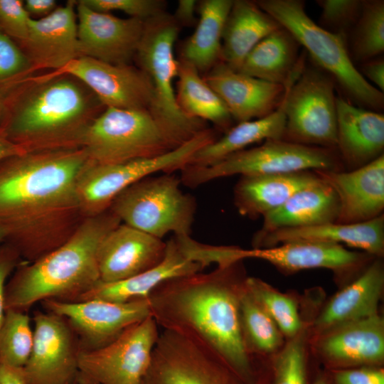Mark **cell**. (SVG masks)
Wrapping results in <instances>:
<instances>
[{
  "label": "cell",
  "mask_w": 384,
  "mask_h": 384,
  "mask_svg": "<svg viewBox=\"0 0 384 384\" xmlns=\"http://www.w3.org/2000/svg\"><path fill=\"white\" fill-rule=\"evenodd\" d=\"M90 161L82 147L25 151L0 161L4 242L36 260L61 245L58 231L81 212L76 183Z\"/></svg>",
  "instance_id": "1"
},
{
  "label": "cell",
  "mask_w": 384,
  "mask_h": 384,
  "mask_svg": "<svg viewBox=\"0 0 384 384\" xmlns=\"http://www.w3.org/2000/svg\"><path fill=\"white\" fill-rule=\"evenodd\" d=\"M242 260L168 280L148 297L159 327L191 334L217 352L249 384L257 377L245 342L239 297Z\"/></svg>",
  "instance_id": "2"
},
{
  "label": "cell",
  "mask_w": 384,
  "mask_h": 384,
  "mask_svg": "<svg viewBox=\"0 0 384 384\" xmlns=\"http://www.w3.org/2000/svg\"><path fill=\"white\" fill-rule=\"evenodd\" d=\"M105 108L73 75H31L6 95L0 134L26 151L80 147L85 131Z\"/></svg>",
  "instance_id": "3"
},
{
  "label": "cell",
  "mask_w": 384,
  "mask_h": 384,
  "mask_svg": "<svg viewBox=\"0 0 384 384\" xmlns=\"http://www.w3.org/2000/svg\"><path fill=\"white\" fill-rule=\"evenodd\" d=\"M120 223L109 209L87 217L58 247L19 266L5 287V310L26 311L48 299L73 301L95 286L100 245Z\"/></svg>",
  "instance_id": "4"
},
{
  "label": "cell",
  "mask_w": 384,
  "mask_h": 384,
  "mask_svg": "<svg viewBox=\"0 0 384 384\" xmlns=\"http://www.w3.org/2000/svg\"><path fill=\"white\" fill-rule=\"evenodd\" d=\"M180 26L165 11L144 21L134 60L149 78L153 98L149 112L175 149L206 129L204 121L186 115L179 107L174 82L178 60L174 54Z\"/></svg>",
  "instance_id": "5"
},
{
  "label": "cell",
  "mask_w": 384,
  "mask_h": 384,
  "mask_svg": "<svg viewBox=\"0 0 384 384\" xmlns=\"http://www.w3.org/2000/svg\"><path fill=\"white\" fill-rule=\"evenodd\" d=\"M257 4L287 30L321 70L336 81L358 105L378 111L383 93L361 75L350 55L346 39L316 23L301 0H259Z\"/></svg>",
  "instance_id": "6"
},
{
  "label": "cell",
  "mask_w": 384,
  "mask_h": 384,
  "mask_svg": "<svg viewBox=\"0 0 384 384\" xmlns=\"http://www.w3.org/2000/svg\"><path fill=\"white\" fill-rule=\"evenodd\" d=\"M336 149L309 146L283 139H267L257 146L235 152L205 167L186 166L181 181L195 187L220 178L285 174L304 171H341Z\"/></svg>",
  "instance_id": "7"
},
{
  "label": "cell",
  "mask_w": 384,
  "mask_h": 384,
  "mask_svg": "<svg viewBox=\"0 0 384 384\" xmlns=\"http://www.w3.org/2000/svg\"><path fill=\"white\" fill-rule=\"evenodd\" d=\"M171 174L144 178L121 192L109 210L120 220L159 239L169 233L189 236L196 203Z\"/></svg>",
  "instance_id": "8"
},
{
  "label": "cell",
  "mask_w": 384,
  "mask_h": 384,
  "mask_svg": "<svg viewBox=\"0 0 384 384\" xmlns=\"http://www.w3.org/2000/svg\"><path fill=\"white\" fill-rule=\"evenodd\" d=\"M215 139L205 129L182 145L161 155L122 163L100 164L90 161L76 183L81 213L88 217L107 210L114 199L136 182L157 172L171 174L188 166L196 153Z\"/></svg>",
  "instance_id": "9"
},
{
  "label": "cell",
  "mask_w": 384,
  "mask_h": 384,
  "mask_svg": "<svg viewBox=\"0 0 384 384\" xmlns=\"http://www.w3.org/2000/svg\"><path fill=\"white\" fill-rule=\"evenodd\" d=\"M306 55L286 83L283 139L336 149L337 108L334 80L320 68H307Z\"/></svg>",
  "instance_id": "10"
},
{
  "label": "cell",
  "mask_w": 384,
  "mask_h": 384,
  "mask_svg": "<svg viewBox=\"0 0 384 384\" xmlns=\"http://www.w3.org/2000/svg\"><path fill=\"white\" fill-rule=\"evenodd\" d=\"M92 163L110 164L156 157L174 149L148 110L106 107L80 143Z\"/></svg>",
  "instance_id": "11"
},
{
  "label": "cell",
  "mask_w": 384,
  "mask_h": 384,
  "mask_svg": "<svg viewBox=\"0 0 384 384\" xmlns=\"http://www.w3.org/2000/svg\"><path fill=\"white\" fill-rule=\"evenodd\" d=\"M142 384L249 383L197 337L162 329Z\"/></svg>",
  "instance_id": "12"
},
{
  "label": "cell",
  "mask_w": 384,
  "mask_h": 384,
  "mask_svg": "<svg viewBox=\"0 0 384 384\" xmlns=\"http://www.w3.org/2000/svg\"><path fill=\"white\" fill-rule=\"evenodd\" d=\"M159 335V326L149 316L105 346L81 349L78 384H142Z\"/></svg>",
  "instance_id": "13"
},
{
  "label": "cell",
  "mask_w": 384,
  "mask_h": 384,
  "mask_svg": "<svg viewBox=\"0 0 384 384\" xmlns=\"http://www.w3.org/2000/svg\"><path fill=\"white\" fill-rule=\"evenodd\" d=\"M43 302L48 311L68 322L79 335L83 350L106 346L127 329L151 316L148 297L122 303L100 299H48Z\"/></svg>",
  "instance_id": "14"
},
{
  "label": "cell",
  "mask_w": 384,
  "mask_h": 384,
  "mask_svg": "<svg viewBox=\"0 0 384 384\" xmlns=\"http://www.w3.org/2000/svg\"><path fill=\"white\" fill-rule=\"evenodd\" d=\"M33 323L31 354L22 368L26 383L75 382L81 348L70 325L64 318L50 311H36Z\"/></svg>",
  "instance_id": "15"
},
{
  "label": "cell",
  "mask_w": 384,
  "mask_h": 384,
  "mask_svg": "<svg viewBox=\"0 0 384 384\" xmlns=\"http://www.w3.org/2000/svg\"><path fill=\"white\" fill-rule=\"evenodd\" d=\"M54 73L73 75L84 82L105 107L149 110L153 90L147 75L131 64L114 65L80 56Z\"/></svg>",
  "instance_id": "16"
},
{
  "label": "cell",
  "mask_w": 384,
  "mask_h": 384,
  "mask_svg": "<svg viewBox=\"0 0 384 384\" xmlns=\"http://www.w3.org/2000/svg\"><path fill=\"white\" fill-rule=\"evenodd\" d=\"M78 48L85 56L114 65L134 59L144 28L138 18L94 11L77 1Z\"/></svg>",
  "instance_id": "17"
},
{
  "label": "cell",
  "mask_w": 384,
  "mask_h": 384,
  "mask_svg": "<svg viewBox=\"0 0 384 384\" xmlns=\"http://www.w3.org/2000/svg\"><path fill=\"white\" fill-rule=\"evenodd\" d=\"M314 172L338 198L336 223H359L383 215L384 154L355 169Z\"/></svg>",
  "instance_id": "18"
},
{
  "label": "cell",
  "mask_w": 384,
  "mask_h": 384,
  "mask_svg": "<svg viewBox=\"0 0 384 384\" xmlns=\"http://www.w3.org/2000/svg\"><path fill=\"white\" fill-rule=\"evenodd\" d=\"M76 6L69 0L46 17L30 18L27 38L18 45L33 72L57 71L79 57Z\"/></svg>",
  "instance_id": "19"
},
{
  "label": "cell",
  "mask_w": 384,
  "mask_h": 384,
  "mask_svg": "<svg viewBox=\"0 0 384 384\" xmlns=\"http://www.w3.org/2000/svg\"><path fill=\"white\" fill-rule=\"evenodd\" d=\"M166 246L161 239L121 223L100 245V282H114L149 270L163 259Z\"/></svg>",
  "instance_id": "20"
},
{
  "label": "cell",
  "mask_w": 384,
  "mask_h": 384,
  "mask_svg": "<svg viewBox=\"0 0 384 384\" xmlns=\"http://www.w3.org/2000/svg\"><path fill=\"white\" fill-rule=\"evenodd\" d=\"M238 123L263 117L275 110L284 96V85L235 70L219 61L203 77Z\"/></svg>",
  "instance_id": "21"
},
{
  "label": "cell",
  "mask_w": 384,
  "mask_h": 384,
  "mask_svg": "<svg viewBox=\"0 0 384 384\" xmlns=\"http://www.w3.org/2000/svg\"><path fill=\"white\" fill-rule=\"evenodd\" d=\"M166 243L164 256L154 267L123 280L109 283L99 282L73 301L100 299L122 303L147 298L161 284L200 272L205 268L191 257L181 237L175 236Z\"/></svg>",
  "instance_id": "22"
},
{
  "label": "cell",
  "mask_w": 384,
  "mask_h": 384,
  "mask_svg": "<svg viewBox=\"0 0 384 384\" xmlns=\"http://www.w3.org/2000/svg\"><path fill=\"white\" fill-rule=\"evenodd\" d=\"M336 150L343 167L352 170L378 158L384 150V115L336 98Z\"/></svg>",
  "instance_id": "23"
},
{
  "label": "cell",
  "mask_w": 384,
  "mask_h": 384,
  "mask_svg": "<svg viewBox=\"0 0 384 384\" xmlns=\"http://www.w3.org/2000/svg\"><path fill=\"white\" fill-rule=\"evenodd\" d=\"M242 257L265 260L284 272L326 268L346 272L359 265L365 257L343 245L314 240H293L267 248L242 251Z\"/></svg>",
  "instance_id": "24"
},
{
  "label": "cell",
  "mask_w": 384,
  "mask_h": 384,
  "mask_svg": "<svg viewBox=\"0 0 384 384\" xmlns=\"http://www.w3.org/2000/svg\"><path fill=\"white\" fill-rule=\"evenodd\" d=\"M293 240H314L343 245L380 257L384 252V215L369 221L343 224L336 222L276 230L253 237V248L274 247Z\"/></svg>",
  "instance_id": "25"
},
{
  "label": "cell",
  "mask_w": 384,
  "mask_h": 384,
  "mask_svg": "<svg viewBox=\"0 0 384 384\" xmlns=\"http://www.w3.org/2000/svg\"><path fill=\"white\" fill-rule=\"evenodd\" d=\"M327 331L320 349L330 361L340 365L370 366L383 361L384 321L378 314Z\"/></svg>",
  "instance_id": "26"
},
{
  "label": "cell",
  "mask_w": 384,
  "mask_h": 384,
  "mask_svg": "<svg viewBox=\"0 0 384 384\" xmlns=\"http://www.w3.org/2000/svg\"><path fill=\"white\" fill-rule=\"evenodd\" d=\"M319 179L312 171L240 176L234 187V204L243 216L263 218Z\"/></svg>",
  "instance_id": "27"
},
{
  "label": "cell",
  "mask_w": 384,
  "mask_h": 384,
  "mask_svg": "<svg viewBox=\"0 0 384 384\" xmlns=\"http://www.w3.org/2000/svg\"><path fill=\"white\" fill-rule=\"evenodd\" d=\"M338 201L332 188L319 179L293 194L285 203L263 217L254 237L289 228L336 222Z\"/></svg>",
  "instance_id": "28"
},
{
  "label": "cell",
  "mask_w": 384,
  "mask_h": 384,
  "mask_svg": "<svg viewBox=\"0 0 384 384\" xmlns=\"http://www.w3.org/2000/svg\"><path fill=\"white\" fill-rule=\"evenodd\" d=\"M384 287V270L375 260L351 284L334 295L316 321L319 329L327 331L338 325L378 314Z\"/></svg>",
  "instance_id": "29"
},
{
  "label": "cell",
  "mask_w": 384,
  "mask_h": 384,
  "mask_svg": "<svg viewBox=\"0 0 384 384\" xmlns=\"http://www.w3.org/2000/svg\"><path fill=\"white\" fill-rule=\"evenodd\" d=\"M280 27L255 1L233 0L223 31L220 60L238 70L251 50Z\"/></svg>",
  "instance_id": "30"
},
{
  "label": "cell",
  "mask_w": 384,
  "mask_h": 384,
  "mask_svg": "<svg viewBox=\"0 0 384 384\" xmlns=\"http://www.w3.org/2000/svg\"><path fill=\"white\" fill-rule=\"evenodd\" d=\"M285 124L284 96L280 105L272 112L261 118L239 122L228 129L223 137L202 147L188 166H208L255 143L282 139Z\"/></svg>",
  "instance_id": "31"
},
{
  "label": "cell",
  "mask_w": 384,
  "mask_h": 384,
  "mask_svg": "<svg viewBox=\"0 0 384 384\" xmlns=\"http://www.w3.org/2000/svg\"><path fill=\"white\" fill-rule=\"evenodd\" d=\"M300 46L280 27L261 40L247 54L238 71L274 84L284 85L300 62Z\"/></svg>",
  "instance_id": "32"
},
{
  "label": "cell",
  "mask_w": 384,
  "mask_h": 384,
  "mask_svg": "<svg viewBox=\"0 0 384 384\" xmlns=\"http://www.w3.org/2000/svg\"><path fill=\"white\" fill-rule=\"evenodd\" d=\"M233 0H202L193 33L183 44L181 59L192 64L200 73H207L219 61L225 23Z\"/></svg>",
  "instance_id": "33"
},
{
  "label": "cell",
  "mask_w": 384,
  "mask_h": 384,
  "mask_svg": "<svg viewBox=\"0 0 384 384\" xmlns=\"http://www.w3.org/2000/svg\"><path fill=\"white\" fill-rule=\"evenodd\" d=\"M176 97L181 110L188 116L209 121L228 130L232 117L218 95L191 63L178 60Z\"/></svg>",
  "instance_id": "34"
},
{
  "label": "cell",
  "mask_w": 384,
  "mask_h": 384,
  "mask_svg": "<svg viewBox=\"0 0 384 384\" xmlns=\"http://www.w3.org/2000/svg\"><path fill=\"white\" fill-rule=\"evenodd\" d=\"M242 331L247 351L269 353L282 343V332L245 286L239 297Z\"/></svg>",
  "instance_id": "35"
},
{
  "label": "cell",
  "mask_w": 384,
  "mask_h": 384,
  "mask_svg": "<svg viewBox=\"0 0 384 384\" xmlns=\"http://www.w3.org/2000/svg\"><path fill=\"white\" fill-rule=\"evenodd\" d=\"M350 33L348 51L353 63L380 57L384 50V1H363L360 16Z\"/></svg>",
  "instance_id": "36"
},
{
  "label": "cell",
  "mask_w": 384,
  "mask_h": 384,
  "mask_svg": "<svg viewBox=\"0 0 384 384\" xmlns=\"http://www.w3.org/2000/svg\"><path fill=\"white\" fill-rule=\"evenodd\" d=\"M33 330L24 311L6 309L0 326V363L22 368L31 354Z\"/></svg>",
  "instance_id": "37"
},
{
  "label": "cell",
  "mask_w": 384,
  "mask_h": 384,
  "mask_svg": "<svg viewBox=\"0 0 384 384\" xmlns=\"http://www.w3.org/2000/svg\"><path fill=\"white\" fill-rule=\"evenodd\" d=\"M245 287L282 334L292 338L302 332V322L294 299L259 278L247 277Z\"/></svg>",
  "instance_id": "38"
},
{
  "label": "cell",
  "mask_w": 384,
  "mask_h": 384,
  "mask_svg": "<svg viewBox=\"0 0 384 384\" xmlns=\"http://www.w3.org/2000/svg\"><path fill=\"white\" fill-rule=\"evenodd\" d=\"M271 384H307L306 348L300 332L277 356Z\"/></svg>",
  "instance_id": "39"
},
{
  "label": "cell",
  "mask_w": 384,
  "mask_h": 384,
  "mask_svg": "<svg viewBox=\"0 0 384 384\" xmlns=\"http://www.w3.org/2000/svg\"><path fill=\"white\" fill-rule=\"evenodd\" d=\"M321 8L320 26L346 39L358 21L363 6L360 0H317Z\"/></svg>",
  "instance_id": "40"
},
{
  "label": "cell",
  "mask_w": 384,
  "mask_h": 384,
  "mask_svg": "<svg viewBox=\"0 0 384 384\" xmlns=\"http://www.w3.org/2000/svg\"><path fill=\"white\" fill-rule=\"evenodd\" d=\"M33 73L19 45L0 28V83L16 84Z\"/></svg>",
  "instance_id": "41"
},
{
  "label": "cell",
  "mask_w": 384,
  "mask_h": 384,
  "mask_svg": "<svg viewBox=\"0 0 384 384\" xmlns=\"http://www.w3.org/2000/svg\"><path fill=\"white\" fill-rule=\"evenodd\" d=\"M87 7L102 13L119 11L130 18L144 21L164 12L165 1L161 0H80Z\"/></svg>",
  "instance_id": "42"
},
{
  "label": "cell",
  "mask_w": 384,
  "mask_h": 384,
  "mask_svg": "<svg viewBox=\"0 0 384 384\" xmlns=\"http://www.w3.org/2000/svg\"><path fill=\"white\" fill-rule=\"evenodd\" d=\"M30 18L23 1L0 0V28L18 44L27 38Z\"/></svg>",
  "instance_id": "43"
},
{
  "label": "cell",
  "mask_w": 384,
  "mask_h": 384,
  "mask_svg": "<svg viewBox=\"0 0 384 384\" xmlns=\"http://www.w3.org/2000/svg\"><path fill=\"white\" fill-rule=\"evenodd\" d=\"M334 379L335 384H384V370L371 366L341 370Z\"/></svg>",
  "instance_id": "44"
},
{
  "label": "cell",
  "mask_w": 384,
  "mask_h": 384,
  "mask_svg": "<svg viewBox=\"0 0 384 384\" xmlns=\"http://www.w3.org/2000/svg\"><path fill=\"white\" fill-rule=\"evenodd\" d=\"M20 255L11 245H0V326L5 314V287L9 274L18 265Z\"/></svg>",
  "instance_id": "45"
},
{
  "label": "cell",
  "mask_w": 384,
  "mask_h": 384,
  "mask_svg": "<svg viewBox=\"0 0 384 384\" xmlns=\"http://www.w3.org/2000/svg\"><path fill=\"white\" fill-rule=\"evenodd\" d=\"M359 71L367 81L383 93L384 60L383 58L378 57L361 63Z\"/></svg>",
  "instance_id": "46"
},
{
  "label": "cell",
  "mask_w": 384,
  "mask_h": 384,
  "mask_svg": "<svg viewBox=\"0 0 384 384\" xmlns=\"http://www.w3.org/2000/svg\"><path fill=\"white\" fill-rule=\"evenodd\" d=\"M198 1L195 0H179L174 17L178 25L190 26L196 22L195 16Z\"/></svg>",
  "instance_id": "47"
},
{
  "label": "cell",
  "mask_w": 384,
  "mask_h": 384,
  "mask_svg": "<svg viewBox=\"0 0 384 384\" xmlns=\"http://www.w3.org/2000/svg\"><path fill=\"white\" fill-rule=\"evenodd\" d=\"M23 5L31 18L36 16L39 18L48 16L58 7L55 0H26Z\"/></svg>",
  "instance_id": "48"
},
{
  "label": "cell",
  "mask_w": 384,
  "mask_h": 384,
  "mask_svg": "<svg viewBox=\"0 0 384 384\" xmlns=\"http://www.w3.org/2000/svg\"><path fill=\"white\" fill-rule=\"evenodd\" d=\"M0 384H27L22 368L0 363Z\"/></svg>",
  "instance_id": "49"
},
{
  "label": "cell",
  "mask_w": 384,
  "mask_h": 384,
  "mask_svg": "<svg viewBox=\"0 0 384 384\" xmlns=\"http://www.w3.org/2000/svg\"><path fill=\"white\" fill-rule=\"evenodd\" d=\"M25 151L22 147L11 142L0 134V161Z\"/></svg>",
  "instance_id": "50"
},
{
  "label": "cell",
  "mask_w": 384,
  "mask_h": 384,
  "mask_svg": "<svg viewBox=\"0 0 384 384\" xmlns=\"http://www.w3.org/2000/svg\"><path fill=\"white\" fill-rule=\"evenodd\" d=\"M9 92L0 90V124L5 111V99Z\"/></svg>",
  "instance_id": "51"
},
{
  "label": "cell",
  "mask_w": 384,
  "mask_h": 384,
  "mask_svg": "<svg viewBox=\"0 0 384 384\" xmlns=\"http://www.w3.org/2000/svg\"><path fill=\"white\" fill-rule=\"evenodd\" d=\"M18 83H16V84H1V83H0V90L6 92H9Z\"/></svg>",
  "instance_id": "52"
},
{
  "label": "cell",
  "mask_w": 384,
  "mask_h": 384,
  "mask_svg": "<svg viewBox=\"0 0 384 384\" xmlns=\"http://www.w3.org/2000/svg\"><path fill=\"white\" fill-rule=\"evenodd\" d=\"M314 384H329L327 380L322 377L318 378Z\"/></svg>",
  "instance_id": "53"
},
{
  "label": "cell",
  "mask_w": 384,
  "mask_h": 384,
  "mask_svg": "<svg viewBox=\"0 0 384 384\" xmlns=\"http://www.w3.org/2000/svg\"><path fill=\"white\" fill-rule=\"evenodd\" d=\"M1 242H4V239H3L2 236H1V235L0 234V243H1Z\"/></svg>",
  "instance_id": "54"
},
{
  "label": "cell",
  "mask_w": 384,
  "mask_h": 384,
  "mask_svg": "<svg viewBox=\"0 0 384 384\" xmlns=\"http://www.w3.org/2000/svg\"><path fill=\"white\" fill-rule=\"evenodd\" d=\"M69 384H78L77 381L75 382H73V383H69Z\"/></svg>",
  "instance_id": "55"
}]
</instances>
